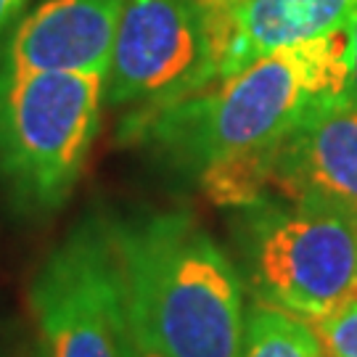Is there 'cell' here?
<instances>
[{"label": "cell", "instance_id": "8", "mask_svg": "<svg viewBox=\"0 0 357 357\" xmlns=\"http://www.w3.org/2000/svg\"><path fill=\"white\" fill-rule=\"evenodd\" d=\"M125 0H45L16 26L0 75L109 72Z\"/></svg>", "mask_w": 357, "mask_h": 357}, {"label": "cell", "instance_id": "13", "mask_svg": "<svg viewBox=\"0 0 357 357\" xmlns=\"http://www.w3.org/2000/svg\"><path fill=\"white\" fill-rule=\"evenodd\" d=\"M24 3L26 0H0V29H6V24L19 13V8H22Z\"/></svg>", "mask_w": 357, "mask_h": 357}, {"label": "cell", "instance_id": "12", "mask_svg": "<svg viewBox=\"0 0 357 357\" xmlns=\"http://www.w3.org/2000/svg\"><path fill=\"white\" fill-rule=\"evenodd\" d=\"M122 357H169L165 355L151 339L143 333V328L135 323V318L125 307V333H122Z\"/></svg>", "mask_w": 357, "mask_h": 357}, {"label": "cell", "instance_id": "11", "mask_svg": "<svg viewBox=\"0 0 357 357\" xmlns=\"http://www.w3.org/2000/svg\"><path fill=\"white\" fill-rule=\"evenodd\" d=\"M307 326L315 331L326 357H357V296Z\"/></svg>", "mask_w": 357, "mask_h": 357}, {"label": "cell", "instance_id": "3", "mask_svg": "<svg viewBox=\"0 0 357 357\" xmlns=\"http://www.w3.org/2000/svg\"><path fill=\"white\" fill-rule=\"evenodd\" d=\"M106 103V75H0V167L26 202L56 206L75 188Z\"/></svg>", "mask_w": 357, "mask_h": 357}, {"label": "cell", "instance_id": "2", "mask_svg": "<svg viewBox=\"0 0 357 357\" xmlns=\"http://www.w3.org/2000/svg\"><path fill=\"white\" fill-rule=\"evenodd\" d=\"M125 307L169 357H238L243 286L191 215L167 212L112 233Z\"/></svg>", "mask_w": 357, "mask_h": 357}, {"label": "cell", "instance_id": "9", "mask_svg": "<svg viewBox=\"0 0 357 357\" xmlns=\"http://www.w3.org/2000/svg\"><path fill=\"white\" fill-rule=\"evenodd\" d=\"M209 13L217 79H225L273 51L355 29L357 0H236Z\"/></svg>", "mask_w": 357, "mask_h": 357}, {"label": "cell", "instance_id": "5", "mask_svg": "<svg viewBox=\"0 0 357 357\" xmlns=\"http://www.w3.org/2000/svg\"><path fill=\"white\" fill-rule=\"evenodd\" d=\"M217 82V40L204 0H125L106 72V101L156 114Z\"/></svg>", "mask_w": 357, "mask_h": 357}, {"label": "cell", "instance_id": "14", "mask_svg": "<svg viewBox=\"0 0 357 357\" xmlns=\"http://www.w3.org/2000/svg\"><path fill=\"white\" fill-rule=\"evenodd\" d=\"M352 38H355V59H352V79H349V88H347V98L357 109V22L352 29Z\"/></svg>", "mask_w": 357, "mask_h": 357}, {"label": "cell", "instance_id": "15", "mask_svg": "<svg viewBox=\"0 0 357 357\" xmlns=\"http://www.w3.org/2000/svg\"><path fill=\"white\" fill-rule=\"evenodd\" d=\"M206 8L209 11H220V8H225V6H230V3H236V0H204Z\"/></svg>", "mask_w": 357, "mask_h": 357}, {"label": "cell", "instance_id": "10", "mask_svg": "<svg viewBox=\"0 0 357 357\" xmlns=\"http://www.w3.org/2000/svg\"><path fill=\"white\" fill-rule=\"evenodd\" d=\"M238 357H326V352L305 320L273 307L255 305L246 315Z\"/></svg>", "mask_w": 357, "mask_h": 357}, {"label": "cell", "instance_id": "4", "mask_svg": "<svg viewBox=\"0 0 357 357\" xmlns=\"http://www.w3.org/2000/svg\"><path fill=\"white\" fill-rule=\"evenodd\" d=\"M246 273L257 305L315 323L357 296V228L315 206H252Z\"/></svg>", "mask_w": 357, "mask_h": 357}, {"label": "cell", "instance_id": "6", "mask_svg": "<svg viewBox=\"0 0 357 357\" xmlns=\"http://www.w3.org/2000/svg\"><path fill=\"white\" fill-rule=\"evenodd\" d=\"M35 357H122L125 291L112 233L75 230L29 291Z\"/></svg>", "mask_w": 357, "mask_h": 357}, {"label": "cell", "instance_id": "1", "mask_svg": "<svg viewBox=\"0 0 357 357\" xmlns=\"http://www.w3.org/2000/svg\"><path fill=\"white\" fill-rule=\"evenodd\" d=\"M352 59V29L273 51L188 101L146 114V135L188 159L215 204L257 206L270 193L283 138L315 106L347 96Z\"/></svg>", "mask_w": 357, "mask_h": 357}, {"label": "cell", "instance_id": "7", "mask_svg": "<svg viewBox=\"0 0 357 357\" xmlns=\"http://www.w3.org/2000/svg\"><path fill=\"white\" fill-rule=\"evenodd\" d=\"M270 193L286 204L326 209L357 228V109L347 96L315 106L283 138Z\"/></svg>", "mask_w": 357, "mask_h": 357}]
</instances>
